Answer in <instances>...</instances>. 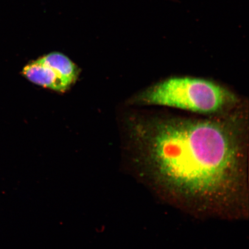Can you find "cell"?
<instances>
[{
	"label": "cell",
	"instance_id": "277c9868",
	"mask_svg": "<svg viewBox=\"0 0 249 249\" xmlns=\"http://www.w3.org/2000/svg\"><path fill=\"white\" fill-rule=\"evenodd\" d=\"M171 1L178 2V0H171Z\"/></svg>",
	"mask_w": 249,
	"mask_h": 249
},
{
	"label": "cell",
	"instance_id": "7a4b0ae2",
	"mask_svg": "<svg viewBox=\"0 0 249 249\" xmlns=\"http://www.w3.org/2000/svg\"><path fill=\"white\" fill-rule=\"evenodd\" d=\"M132 102L137 105L161 106L210 114L231 107L236 98L228 89L213 81L174 77L148 87Z\"/></svg>",
	"mask_w": 249,
	"mask_h": 249
},
{
	"label": "cell",
	"instance_id": "3957f363",
	"mask_svg": "<svg viewBox=\"0 0 249 249\" xmlns=\"http://www.w3.org/2000/svg\"><path fill=\"white\" fill-rule=\"evenodd\" d=\"M22 74L30 82L57 92H64L73 85L45 55L27 64Z\"/></svg>",
	"mask_w": 249,
	"mask_h": 249
},
{
	"label": "cell",
	"instance_id": "6da1fadb",
	"mask_svg": "<svg viewBox=\"0 0 249 249\" xmlns=\"http://www.w3.org/2000/svg\"><path fill=\"white\" fill-rule=\"evenodd\" d=\"M132 129L156 170L186 192L216 191L237 161L241 133L226 120L153 118Z\"/></svg>",
	"mask_w": 249,
	"mask_h": 249
}]
</instances>
